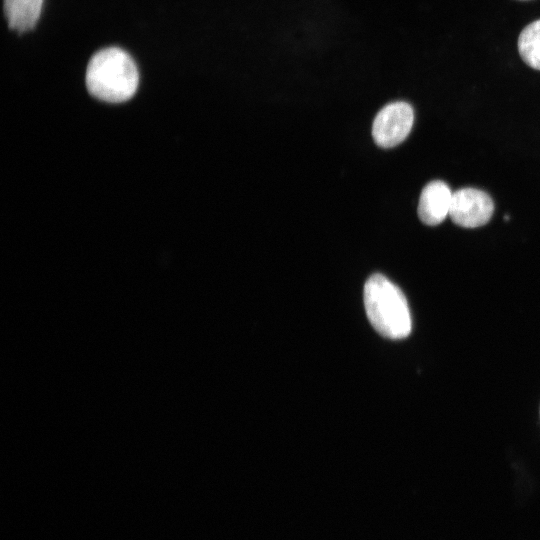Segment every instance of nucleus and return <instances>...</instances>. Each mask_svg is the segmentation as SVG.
Wrapping results in <instances>:
<instances>
[{"instance_id": "7ed1b4c3", "label": "nucleus", "mask_w": 540, "mask_h": 540, "mask_svg": "<svg viewBox=\"0 0 540 540\" xmlns=\"http://www.w3.org/2000/svg\"><path fill=\"white\" fill-rule=\"evenodd\" d=\"M413 122L414 110L410 104L402 101L389 103L378 112L374 119L373 139L382 148L394 147L407 138Z\"/></svg>"}, {"instance_id": "0eeeda50", "label": "nucleus", "mask_w": 540, "mask_h": 540, "mask_svg": "<svg viewBox=\"0 0 540 540\" xmlns=\"http://www.w3.org/2000/svg\"><path fill=\"white\" fill-rule=\"evenodd\" d=\"M518 51L527 65L540 70V19L528 24L521 31Z\"/></svg>"}, {"instance_id": "20e7f679", "label": "nucleus", "mask_w": 540, "mask_h": 540, "mask_svg": "<svg viewBox=\"0 0 540 540\" xmlns=\"http://www.w3.org/2000/svg\"><path fill=\"white\" fill-rule=\"evenodd\" d=\"M494 211L491 197L475 188H462L452 195L449 216L452 221L465 228H476L486 224Z\"/></svg>"}, {"instance_id": "39448f33", "label": "nucleus", "mask_w": 540, "mask_h": 540, "mask_svg": "<svg viewBox=\"0 0 540 540\" xmlns=\"http://www.w3.org/2000/svg\"><path fill=\"white\" fill-rule=\"evenodd\" d=\"M453 192L449 186L441 181L429 182L422 190L418 215L420 220L430 226L442 223L449 216Z\"/></svg>"}, {"instance_id": "423d86ee", "label": "nucleus", "mask_w": 540, "mask_h": 540, "mask_svg": "<svg viewBox=\"0 0 540 540\" xmlns=\"http://www.w3.org/2000/svg\"><path fill=\"white\" fill-rule=\"evenodd\" d=\"M43 0H4L8 26L19 33L32 30L41 14Z\"/></svg>"}, {"instance_id": "f03ea898", "label": "nucleus", "mask_w": 540, "mask_h": 540, "mask_svg": "<svg viewBox=\"0 0 540 540\" xmlns=\"http://www.w3.org/2000/svg\"><path fill=\"white\" fill-rule=\"evenodd\" d=\"M363 299L370 323L382 336L398 340L410 334L412 320L406 297L387 277L371 275L364 285Z\"/></svg>"}, {"instance_id": "6e6552de", "label": "nucleus", "mask_w": 540, "mask_h": 540, "mask_svg": "<svg viewBox=\"0 0 540 540\" xmlns=\"http://www.w3.org/2000/svg\"><path fill=\"white\" fill-rule=\"evenodd\" d=\"M521 1H528V0H521Z\"/></svg>"}, {"instance_id": "f257e3e1", "label": "nucleus", "mask_w": 540, "mask_h": 540, "mask_svg": "<svg viewBox=\"0 0 540 540\" xmlns=\"http://www.w3.org/2000/svg\"><path fill=\"white\" fill-rule=\"evenodd\" d=\"M86 86L91 95L109 103H121L136 92L138 70L131 56L117 47L95 53L87 66Z\"/></svg>"}]
</instances>
